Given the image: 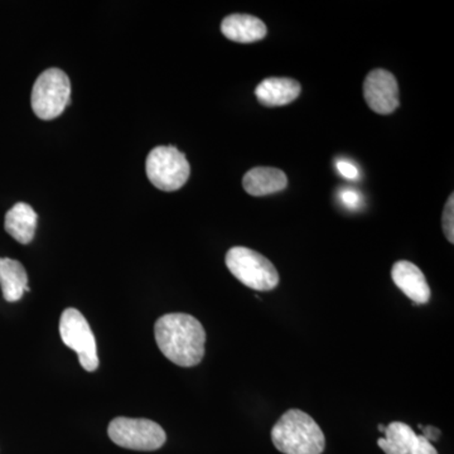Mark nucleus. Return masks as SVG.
Instances as JSON below:
<instances>
[{
	"label": "nucleus",
	"mask_w": 454,
	"mask_h": 454,
	"mask_svg": "<svg viewBox=\"0 0 454 454\" xmlns=\"http://www.w3.org/2000/svg\"><path fill=\"white\" fill-rule=\"evenodd\" d=\"M154 336L160 352L176 365L196 366L205 356V328L193 316L168 313L160 317L154 325Z\"/></svg>",
	"instance_id": "f257e3e1"
},
{
	"label": "nucleus",
	"mask_w": 454,
	"mask_h": 454,
	"mask_svg": "<svg viewBox=\"0 0 454 454\" xmlns=\"http://www.w3.org/2000/svg\"><path fill=\"white\" fill-rule=\"evenodd\" d=\"M271 441L284 454H322L325 447L318 424L300 409H289L278 419L271 429Z\"/></svg>",
	"instance_id": "f03ea898"
},
{
	"label": "nucleus",
	"mask_w": 454,
	"mask_h": 454,
	"mask_svg": "<svg viewBox=\"0 0 454 454\" xmlns=\"http://www.w3.org/2000/svg\"><path fill=\"white\" fill-rule=\"evenodd\" d=\"M225 262L230 273L254 291L270 292L279 286V273L273 262L249 247H231Z\"/></svg>",
	"instance_id": "7ed1b4c3"
},
{
	"label": "nucleus",
	"mask_w": 454,
	"mask_h": 454,
	"mask_svg": "<svg viewBox=\"0 0 454 454\" xmlns=\"http://www.w3.org/2000/svg\"><path fill=\"white\" fill-rule=\"evenodd\" d=\"M146 176L154 187L164 192H173L187 184L191 167L186 155L176 146H155L146 157Z\"/></svg>",
	"instance_id": "20e7f679"
},
{
	"label": "nucleus",
	"mask_w": 454,
	"mask_h": 454,
	"mask_svg": "<svg viewBox=\"0 0 454 454\" xmlns=\"http://www.w3.org/2000/svg\"><path fill=\"white\" fill-rule=\"evenodd\" d=\"M71 100V82L59 68H49L35 80L32 89L33 112L42 121H53L65 112Z\"/></svg>",
	"instance_id": "39448f33"
},
{
	"label": "nucleus",
	"mask_w": 454,
	"mask_h": 454,
	"mask_svg": "<svg viewBox=\"0 0 454 454\" xmlns=\"http://www.w3.org/2000/svg\"><path fill=\"white\" fill-rule=\"evenodd\" d=\"M107 434L118 446L145 452L160 450L167 441L166 432L160 424L133 418H115L109 424Z\"/></svg>",
	"instance_id": "423d86ee"
},
{
	"label": "nucleus",
	"mask_w": 454,
	"mask_h": 454,
	"mask_svg": "<svg viewBox=\"0 0 454 454\" xmlns=\"http://www.w3.org/2000/svg\"><path fill=\"white\" fill-rule=\"evenodd\" d=\"M59 334L62 342L74 349L79 356L80 365L86 372L98 370V357L97 340L92 333L88 319L76 309H67L59 319Z\"/></svg>",
	"instance_id": "0eeeda50"
},
{
	"label": "nucleus",
	"mask_w": 454,
	"mask_h": 454,
	"mask_svg": "<svg viewBox=\"0 0 454 454\" xmlns=\"http://www.w3.org/2000/svg\"><path fill=\"white\" fill-rule=\"evenodd\" d=\"M364 97L367 106L380 115H389L399 106V85L389 71L373 70L364 82Z\"/></svg>",
	"instance_id": "6e6552de"
},
{
	"label": "nucleus",
	"mask_w": 454,
	"mask_h": 454,
	"mask_svg": "<svg viewBox=\"0 0 454 454\" xmlns=\"http://www.w3.org/2000/svg\"><path fill=\"white\" fill-rule=\"evenodd\" d=\"M391 278L409 300L417 304H426L430 301L429 284L426 276L417 265L408 260H400L391 269Z\"/></svg>",
	"instance_id": "1a4fd4ad"
},
{
	"label": "nucleus",
	"mask_w": 454,
	"mask_h": 454,
	"mask_svg": "<svg viewBox=\"0 0 454 454\" xmlns=\"http://www.w3.org/2000/svg\"><path fill=\"white\" fill-rule=\"evenodd\" d=\"M301 91V83L289 77H269L259 83L255 97L262 106H284L297 100Z\"/></svg>",
	"instance_id": "9d476101"
},
{
	"label": "nucleus",
	"mask_w": 454,
	"mask_h": 454,
	"mask_svg": "<svg viewBox=\"0 0 454 454\" xmlns=\"http://www.w3.org/2000/svg\"><path fill=\"white\" fill-rule=\"evenodd\" d=\"M221 32L227 40L238 43H254L265 38L268 28L258 17L250 14H230L221 23Z\"/></svg>",
	"instance_id": "9b49d317"
},
{
	"label": "nucleus",
	"mask_w": 454,
	"mask_h": 454,
	"mask_svg": "<svg viewBox=\"0 0 454 454\" xmlns=\"http://www.w3.org/2000/svg\"><path fill=\"white\" fill-rule=\"evenodd\" d=\"M244 190L254 197L273 195L288 186V177L282 169L273 167H255L243 179Z\"/></svg>",
	"instance_id": "f8f14e48"
},
{
	"label": "nucleus",
	"mask_w": 454,
	"mask_h": 454,
	"mask_svg": "<svg viewBox=\"0 0 454 454\" xmlns=\"http://www.w3.org/2000/svg\"><path fill=\"white\" fill-rule=\"evenodd\" d=\"M38 216L28 203H16L5 215V231L18 243H31L35 234Z\"/></svg>",
	"instance_id": "ddd939ff"
},
{
	"label": "nucleus",
	"mask_w": 454,
	"mask_h": 454,
	"mask_svg": "<svg viewBox=\"0 0 454 454\" xmlns=\"http://www.w3.org/2000/svg\"><path fill=\"white\" fill-rule=\"evenodd\" d=\"M0 286L5 301H20L26 292L31 291L25 267L17 260L0 258Z\"/></svg>",
	"instance_id": "4468645a"
},
{
	"label": "nucleus",
	"mask_w": 454,
	"mask_h": 454,
	"mask_svg": "<svg viewBox=\"0 0 454 454\" xmlns=\"http://www.w3.org/2000/svg\"><path fill=\"white\" fill-rule=\"evenodd\" d=\"M385 438H379L378 446L385 454H409L417 439V433L408 424L393 422L384 430Z\"/></svg>",
	"instance_id": "2eb2a0df"
},
{
	"label": "nucleus",
	"mask_w": 454,
	"mask_h": 454,
	"mask_svg": "<svg viewBox=\"0 0 454 454\" xmlns=\"http://www.w3.org/2000/svg\"><path fill=\"white\" fill-rule=\"evenodd\" d=\"M454 195L448 197L446 206H444L443 219V231L446 235L447 240L450 244L454 243Z\"/></svg>",
	"instance_id": "dca6fc26"
},
{
	"label": "nucleus",
	"mask_w": 454,
	"mask_h": 454,
	"mask_svg": "<svg viewBox=\"0 0 454 454\" xmlns=\"http://www.w3.org/2000/svg\"><path fill=\"white\" fill-rule=\"evenodd\" d=\"M339 199L340 203L348 210H358L361 207V202H363L361 193L354 188H340Z\"/></svg>",
	"instance_id": "f3484780"
},
{
	"label": "nucleus",
	"mask_w": 454,
	"mask_h": 454,
	"mask_svg": "<svg viewBox=\"0 0 454 454\" xmlns=\"http://www.w3.org/2000/svg\"><path fill=\"white\" fill-rule=\"evenodd\" d=\"M409 454H438V452L428 439L424 438L423 435H417L414 446Z\"/></svg>",
	"instance_id": "a211bd4d"
},
{
	"label": "nucleus",
	"mask_w": 454,
	"mask_h": 454,
	"mask_svg": "<svg viewBox=\"0 0 454 454\" xmlns=\"http://www.w3.org/2000/svg\"><path fill=\"white\" fill-rule=\"evenodd\" d=\"M337 170H339L340 176L348 179H352V181L357 179L358 175H360L357 167L348 162V160H339V162H337Z\"/></svg>",
	"instance_id": "6ab92c4d"
},
{
	"label": "nucleus",
	"mask_w": 454,
	"mask_h": 454,
	"mask_svg": "<svg viewBox=\"0 0 454 454\" xmlns=\"http://www.w3.org/2000/svg\"><path fill=\"white\" fill-rule=\"evenodd\" d=\"M422 435L424 438L428 439L429 442H434L441 435V430L434 428V427H426V428H423Z\"/></svg>",
	"instance_id": "aec40b11"
},
{
	"label": "nucleus",
	"mask_w": 454,
	"mask_h": 454,
	"mask_svg": "<svg viewBox=\"0 0 454 454\" xmlns=\"http://www.w3.org/2000/svg\"><path fill=\"white\" fill-rule=\"evenodd\" d=\"M385 428H387V427L379 426V429H380V432H384Z\"/></svg>",
	"instance_id": "412c9836"
}]
</instances>
